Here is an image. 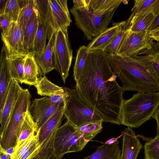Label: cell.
<instances>
[{
	"label": "cell",
	"mask_w": 159,
	"mask_h": 159,
	"mask_svg": "<svg viewBox=\"0 0 159 159\" xmlns=\"http://www.w3.org/2000/svg\"><path fill=\"white\" fill-rule=\"evenodd\" d=\"M117 76L106 53L102 50L89 51L76 88L103 121L120 125L124 91L116 81Z\"/></svg>",
	"instance_id": "obj_1"
},
{
	"label": "cell",
	"mask_w": 159,
	"mask_h": 159,
	"mask_svg": "<svg viewBox=\"0 0 159 159\" xmlns=\"http://www.w3.org/2000/svg\"><path fill=\"white\" fill-rule=\"evenodd\" d=\"M65 105V100L61 102L54 103L51 101L48 96H46L34 99L30 104L29 111L39 128L60 108Z\"/></svg>",
	"instance_id": "obj_11"
},
{
	"label": "cell",
	"mask_w": 159,
	"mask_h": 159,
	"mask_svg": "<svg viewBox=\"0 0 159 159\" xmlns=\"http://www.w3.org/2000/svg\"><path fill=\"white\" fill-rule=\"evenodd\" d=\"M156 16L150 12L139 15L134 14L129 29L134 32H147Z\"/></svg>",
	"instance_id": "obj_25"
},
{
	"label": "cell",
	"mask_w": 159,
	"mask_h": 159,
	"mask_svg": "<svg viewBox=\"0 0 159 159\" xmlns=\"http://www.w3.org/2000/svg\"><path fill=\"white\" fill-rule=\"evenodd\" d=\"M23 89L19 83L12 79L8 90L4 106L0 113V136L3 133L20 91Z\"/></svg>",
	"instance_id": "obj_13"
},
{
	"label": "cell",
	"mask_w": 159,
	"mask_h": 159,
	"mask_svg": "<svg viewBox=\"0 0 159 159\" xmlns=\"http://www.w3.org/2000/svg\"><path fill=\"white\" fill-rule=\"evenodd\" d=\"M48 42L43 51L38 55H34L36 61L39 67L40 74L43 76L55 69L53 61L52 37H48Z\"/></svg>",
	"instance_id": "obj_20"
},
{
	"label": "cell",
	"mask_w": 159,
	"mask_h": 159,
	"mask_svg": "<svg viewBox=\"0 0 159 159\" xmlns=\"http://www.w3.org/2000/svg\"><path fill=\"white\" fill-rule=\"evenodd\" d=\"M134 13H132L126 20L123 21L120 28L111 42L102 50L105 52L110 54H115L118 47L127 31L129 28Z\"/></svg>",
	"instance_id": "obj_28"
},
{
	"label": "cell",
	"mask_w": 159,
	"mask_h": 159,
	"mask_svg": "<svg viewBox=\"0 0 159 159\" xmlns=\"http://www.w3.org/2000/svg\"><path fill=\"white\" fill-rule=\"evenodd\" d=\"M150 37L153 39L159 42V30L149 33Z\"/></svg>",
	"instance_id": "obj_41"
},
{
	"label": "cell",
	"mask_w": 159,
	"mask_h": 159,
	"mask_svg": "<svg viewBox=\"0 0 159 159\" xmlns=\"http://www.w3.org/2000/svg\"><path fill=\"white\" fill-rule=\"evenodd\" d=\"M106 53L111 69L120 80L124 91H159V80L151 70L144 55L129 57Z\"/></svg>",
	"instance_id": "obj_2"
},
{
	"label": "cell",
	"mask_w": 159,
	"mask_h": 159,
	"mask_svg": "<svg viewBox=\"0 0 159 159\" xmlns=\"http://www.w3.org/2000/svg\"><path fill=\"white\" fill-rule=\"evenodd\" d=\"M145 54L151 69L159 80V42H153L151 47L140 52Z\"/></svg>",
	"instance_id": "obj_30"
},
{
	"label": "cell",
	"mask_w": 159,
	"mask_h": 159,
	"mask_svg": "<svg viewBox=\"0 0 159 159\" xmlns=\"http://www.w3.org/2000/svg\"><path fill=\"white\" fill-rule=\"evenodd\" d=\"M122 23V21L114 23L112 26L108 28L93 39L87 46L89 51L102 50L116 35Z\"/></svg>",
	"instance_id": "obj_17"
},
{
	"label": "cell",
	"mask_w": 159,
	"mask_h": 159,
	"mask_svg": "<svg viewBox=\"0 0 159 159\" xmlns=\"http://www.w3.org/2000/svg\"><path fill=\"white\" fill-rule=\"evenodd\" d=\"M35 87L38 94L41 96H51L66 94L63 88L52 83L45 76L39 80Z\"/></svg>",
	"instance_id": "obj_27"
},
{
	"label": "cell",
	"mask_w": 159,
	"mask_h": 159,
	"mask_svg": "<svg viewBox=\"0 0 159 159\" xmlns=\"http://www.w3.org/2000/svg\"><path fill=\"white\" fill-rule=\"evenodd\" d=\"M119 141L108 145L104 144L92 154L83 159H120L121 152Z\"/></svg>",
	"instance_id": "obj_21"
},
{
	"label": "cell",
	"mask_w": 159,
	"mask_h": 159,
	"mask_svg": "<svg viewBox=\"0 0 159 159\" xmlns=\"http://www.w3.org/2000/svg\"><path fill=\"white\" fill-rule=\"evenodd\" d=\"M158 30H159V14L156 16L147 32L150 33Z\"/></svg>",
	"instance_id": "obj_39"
},
{
	"label": "cell",
	"mask_w": 159,
	"mask_h": 159,
	"mask_svg": "<svg viewBox=\"0 0 159 159\" xmlns=\"http://www.w3.org/2000/svg\"><path fill=\"white\" fill-rule=\"evenodd\" d=\"M39 128L38 124L34 120L29 110L22 124L14 150L17 149L26 140L35 134Z\"/></svg>",
	"instance_id": "obj_22"
},
{
	"label": "cell",
	"mask_w": 159,
	"mask_h": 159,
	"mask_svg": "<svg viewBox=\"0 0 159 159\" xmlns=\"http://www.w3.org/2000/svg\"><path fill=\"white\" fill-rule=\"evenodd\" d=\"M68 28L59 29L51 36L55 69L60 74L64 83L69 75L73 58Z\"/></svg>",
	"instance_id": "obj_7"
},
{
	"label": "cell",
	"mask_w": 159,
	"mask_h": 159,
	"mask_svg": "<svg viewBox=\"0 0 159 159\" xmlns=\"http://www.w3.org/2000/svg\"><path fill=\"white\" fill-rule=\"evenodd\" d=\"M57 130L53 131L41 144L37 153L31 159H62L59 158L54 147L55 136Z\"/></svg>",
	"instance_id": "obj_26"
},
{
	"label": "cell",
	"mask_w": 159,
	"mask_h": 159,
	"mask_svg": "<svg viewBox=\"0 0 159 159\" xmlns=\"http://www.w3.org/2000/svg\"><path fill=\"white\" fill-rule=\"evenodd\" d=\"M7 0H0V14L3 13Z\"/></svg>",
	"instance_id": "obj_44"
},
{
	"label": "cell",
	"mask_w": 159,
	"mask_h": 159,
	"mask_svg": "<svg viewBox=\"0 0 159 159\" xmlns=\"http://www.w3.org/2000/svg\"><path fill=\"white\" fill-rule=\"evenodd\" d=\"M122 0H73L70 10L77 27L88 40H93L108 28Z\"/></svg>",
	"instance_id": "obj_3"
},
{
	"label": "cell",
	"mask_w": 159,
	"mask_h": 159,
	"mask_svg": "<svg viewBox=\"0 0 159 159\" xmlns=\"http://www.w3.org/2000/svg\"><path fill=\"white\" fill-rule=\"evenodd\" d=\"M65 107V105L60 108L39 128L38 132L40 144L42 143L53 131L60 127L64 116Z\"/></svg>",
	"instance_id": "obj_16"
},
{
	"label": "cell",
	"mask_w": 159,
	"mask_h": 159,
	"mask_svg": "<svg viewBox=\"0 0 159 159\" xmlns=\"http://www.w3.org/2000/svg\"><path fill=\"white\" fill-rule=\"evenodd\" d=\"M145 159H159V135L145 143Z\"/></svg>",
	"instance_id": "obj_34"
},
{
	"label": "cell",
	"mask_w": 159,
	"mask_h": 159,
	"mask_svg": "<svg viewBox=\"0 0 159 159\" xmlns=\"http://www.w3.org/2000/svg\"><path fill=\"white\" fill-rule=\"evenodd\" d=\"M14 151V147H11L6 150V156L8 159H12V155Z\"/></svg>",
	"instance_id": "obj_42"
},
{
	"label": "cell",
	"mask_w": 159,
	"mask_h": 159,
	"mask_svg": "<svg viewBox=\"0 0 159 159\" xmlns=\"http://www.w3.org/2000/svg\"><path fill=\"white\" fill-rule=\"evenodd\" d=\"M38 23V13L35 8L23 33V50L25 54L31 52Z\"/></svg>",
	"instance_id": "obj_18"
},
{
	"label": "cell",
	"mask_w": 159,
	"mask_h": 159,
	"mask_svg": "<svg viewBox=\"0 0 159 159\" xmlns=\"http://www.w3.org/2000/svg\"><path fill=\"white\" fill-rule=\"evenodd\" d=\"M131 11L135 15L150 12L156 16L159 14V0H135Z\"/></svg>",
	"instance_id": "obj_29"
},
{
	"label": "cell",
	"mask_w": 159,
	"mask_h": 159,
	"mask_svg": "<svg viewBox=\"0 0 159 159\" xmlns=\"http://www.w3.org/2000/svg\"><path fill=\"white\" fill-rule=\"evenodd\" d=\"M12 22L11 19L7 15L4 13L0 14V27L2 30L1 34L6 33Z\"/></svg>",
	"instance_id": "obj_38"
},
{
	"label": "cell",
	"mask_w": 159,
	"mask_h": 159,
	"mask_svg": "<svg viewBox=\"0 0 159 159\" xmlns=\"http://www.w3.org/2000/svg\"><path fill=\"white\" fill-rule=\"evenodd\" d=\"M1 39L9 55L25 54L23 47V31L17 22H12L6 33L1 34Z\"/></svg>",
	"instance_id": "obj_12"
},
{
	"label": "cell",
	"mask_w": 159,
	"mask_h": 159,
	"mask_svg": "<svg viewBox=\"0 0 159 159\" xmlns=\"http://www.w3.org/2000/svg\"><path fill=\"white\" fill-rule=\"evenodd\" d=\"M103 122L98 121L90 122L77 128V129L83 138L89 142L101 131Z\"/></svg>",
	"instance_id": "obj_32"
},
{
	"label": "cell",
	"mask_w": 159,
	"mask_h": 159,
	"mask_svg": "<svg viewBox=\"0 0 159 159\" xmlns=\"http://www.w3.org/2000/svg\"><path fill=\"white\" fill-rule=\"evenodd\" d=\"M8 53L4 44L0 59V113L2 110L10 83L12 80L7 57Z\"/></svg>",
	"instance_id": "obj_15"
},
{
	"label": "cell",
	"mask_w": 159,
	"mask_h": 159,
	"mask_svg": "<svg viewBox=\"0 0 159 159\" xmlns=\"http://www.w3.org/2000/svg\"><path fill=\"white\" fill-rule=\"evenodd\" d=\"M26 54L10 55L9 54L7 59L12 79H14L19 83L22 80L25 59Z\"/></svg>",
	"instance_id": "obj_24"
},
{
	"label": "cell",
	"mask_w": 159,
	"mask_h": 159,
	"mask_svg": "<svg viewBox=\"0 0 159 159\" xmlns=\"http://www.w3.org/2000/svg\"><path fill=\"white\" fill-rule=\"evenodd\" d=\"M39 19L48 21L49 5L48 0H35Z\"/></svg>",
	"instance_id": "obj_37"
},
{
	"label": "cell",
	"mask_w": 159,
	"mask_h": 159,
	"mask_svg": "<svg viewBox=\"0 0 159 159\" xmlns=\"http://www.w3.org/2000/svg\"><path fill=\"white\" fill-rule=\"evenodd\" d=\"M39 67L35 59L34 54L30 52L26 54L24 67L23 77L21 84L35 86L39 81Z\"/></svg>",
	"instance_id": "obj_19"
},
{
	"label": "cell",
	"mask_w": 159,
	"mask_h": 159,
	"mask_svg": "<svg viewBox=\"0 0 159 159\" xmlns=\"http://www.w3.org/2000/svg\"><path fill=\"white\" fill-rule=\"evenodd\" d=\"M63 88L66 93L64 116L67 120L76 128L92 122H103L102 116L76 88Z\"/></svg>",
	"instance_id": "obj_5"
},
{
	"label": "cell",
	"mask_w": 159,
	"mask_h": 159,
	"mask_svg": "<svg viewBox=\"0 0 159 159\" xmlns=\"http://www.w3.org/2000/svg\"><path fill=\"white\" fill-rule=\"evenodd\" d=\"M38 132L25 141L16 149L14 150L12 159H19L36 141L39 140Z\"/></svg>",
	"instance_id": "obj_35"
},
{
	"label": "cell",
	"mask_w": 159,
	"mask_h": 159,
	"mask_svg": "<svg viewBox=\"0 0 159 159\" xmlns=\"http://www.w3.org/2000/svg\"><path fill=\"white\" fill-rule=\"evenodd\" d=\"M0 159H8L6 154V150L0 146Z\"/></svg>",
	"instance_id": "obj_45"
},
{
	"label": "cell",
	"mask_w": 159,
	"mask_h": 159,
	"mask_svg": "<svg viewBox=\"0 0 159 159\" xmlns=\"http://www.w3.org/2000/svg\"><path fill=\"white\" fill-rule=\"evenodd\" d=\"M155 119L157 122V134L159 135V105L158 106L152 117Z\"/></svg>",
	"instance_id": "obj_40"
},
{
	"label": "cell",
	"mask_w": 159,
	"mask_h": 159,
	"mask_svg": "<svg viewBox=\"0 0 159 159\" xmlns=\"http://www.w3.org/2000/svg\"><path fill=\"white\" fill-rule=\"evenodd\" d=\"M49 31L48 21L39 19L38 29L31 52L34 55H39L43 51L46 45V43Z\"/></svg>",
	"instance_id": "obj_23"
},
{
	"label": "cell",
	"mask_w": 159,
	"mask_h": 159,
	"mask_svg": "<svg viewBox=\"0 0 159 159\" xmlns=\"http://www.w3.org/2000/svg\"><path fill=\"white\" fill-rule=\"evenodd\" d=\"M35 8V0H29L27 5L20 10L17 21L23 32Z\"/></svg>",
	"instance_id": "obj_33"
},
{
	"label": "cell",
	"mask_w": 159,
	"mask_h": 159,
	"mask_svg": "<svg viewBox=\"0 0 159 159\" xmlns=\"http://www.w3.org/2000/svg\"><path fill=\"white\" fill-rule=\"evenodd\" d=\"M31 95L28 89L20 92L9 120L2 134L0 136V146L6 150L16 144L25 118L31 104Z\"/></svg>",
	"instance_id": "obj_6"
},
{
	"label": "cell",
	"mask_w": 159,
	"mask_h": 159,
	"mask_svg": "<svg viewBox=\"0 0 159 159\" xmlns=\"http://www.w3.org/2000/svg\"><path fill=\"white\" fill-rule=\"evenodd\" d=\"M20 10L17 0H7L2 13L9 16L12 21L17 22Z\"/></svg>",
	"instance_id": "obj_36"
},
{
	"label": "cell",
	"mask_w": 159,
	"mask_h": 159,
	"mask_svg": "<svg viewBox=\"0 0 159 159\" xmlns=\"http://www.w3.org/2000/svg\"><path fill=\"white\" fill-rule=\"evenodd\" d=\"M89 51L87 46H80L77 50L74 66L73 68V77L77 83L82 74Z\"/></svg>",
	"instance_id": "obj_31"
},
{
	"label": "cell",
	"mask_w": 159,
	"mask_h": 159,
	"mask_svg": "<svg viewBox=\"0 0 159 159\" xmlns=\"http://www.w3.org/2000/svg\"><path fill=\"white\" fill-rule=\"evenodd\" d=\"M88 143L78 132L77 128L67 120L57 130L54 147L58 157L62 159L67 153L82 151Z\"/></svg>",
	"instance_id": "obj_8"
},
{
	"label": "cell",
	"mask_w": 159,
	"mask_h": 159,
	"mask_svg": "<svg viewBox=\"0 0 159 159\" xmlns=\"http://www.w3.org/2000/svg\"><path fill=\"white\" fill-rule=\"evenodd\" d=\"M122 149L120 159H137L142 145L132 128L127 127L123 132Z\"/></svg>",
	"instance_id": "obj_14"
},
{
	"label": "cell",
	"mask_w": 159,
	"mask_h": 159,
	"mask_svg": "<svg viewBox=\"0 0 159 159\" xmlns=\"http://www.w3.org/2000/svg\"><path fill=\"white\" fill-rule=\"evenodd\" d=\"M49 5L48 36L59 29L68 28L72 22L66 0H48Z\"/></svg>",
	"instance_id": "obj_10"
},
{
	"label": "cell",
	"mask_w": 159,
	"mask_h": 159,
	"mask_svg": "<svg viewBox=\"0 0 159 159\" xmlns=\"http://www.w3.org/2000/svg\"><path fill=\"white\" fill-rule=\"evenodd\" d=\"M129 29L125 32L116 54L122 57L137 56L141 52L151 47L154 42L149 33L134 32Z\"/></svg>",
	"instance_id": "obj_9"
},
{
	"label": "cell",
	"mask_w": 159,
	"mask_h": 159,
	"mask_svg": "<svg viewBox=\"0 0 159 159\" xmlns=\"http://www.w3.org/2000/svg\"><path fill=\"white\" fill-rule=\"evenodd\" d=\"M159 105V91L138 92L124 100L121 109L120 123L137 128L151 119Z\"/></svg>",
	"instance_id": "obj_4"
},
{
	"label": "cell",
	"mask_w": 159,
	"mask_h": 159,
	"mask_svg": "<svg viewBox=\"0 0 159 159\" xmlns=\"http://www.w3.org/2000/svg\"><path fill=\"white\" fill-rule=\"evenodd\" d=\"M123 134V133L120 136H118L117 138H112L110 139H108L107 141H106L105 143H103L104 144H106L108 145L112 144L115 142H116L117 140V139L119 138Z\"/></svg>",
	"instance_id": "obj_43"
}]
</instances>
